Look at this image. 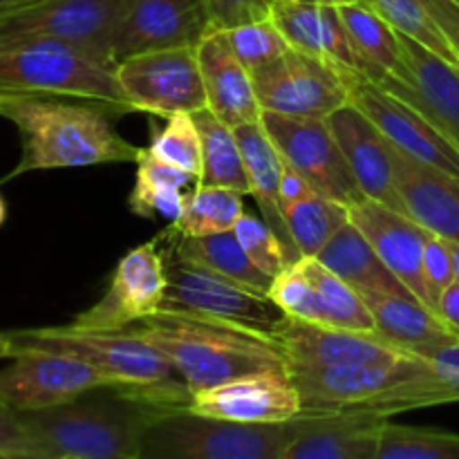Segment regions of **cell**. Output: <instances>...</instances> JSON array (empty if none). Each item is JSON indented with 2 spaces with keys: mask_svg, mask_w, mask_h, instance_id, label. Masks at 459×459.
I'll return each instance as SVG.
<instances>
[{
  "mask_svg": "<svg viewBox=\"0 0 459 459\" xmlns=\"http://www.w3.org/2000/svg\"><path fill=\"white\" fill-rule=\"evenodd\" d=\"M303 3H318V4H334V7H341V4H352V3H366V0H303Z\"/></svg>",
  "mask_w": 459,
  "mask_h": 459,
  "instance_id": "51",
  "label": "cell"
},
{
  "mask_svg": "<svg viewBox=\"0 0 459 459\" xmlns=\"http://www.w3.org/2000/svg\"><path fill=\"white\" fill-rule=\"evenodd\" d=\"M325 121L339 142L363 195L406 213L394 182L393 146L379 133V128L352 103L332 112Z\"/></svg>",
  "mask_w": 459,
  "mask_h": 459,
  "instance_id": "21",
  "label": "cell"
},
{
  "mask_svg": "<svg viewBox=\"0 0 459 459\" xmlns=\"http://www.w3.org/2000/svg\"><path fill=\"white\" fill-rule=\"evenodd\" d=\"M128 3L130 0H39L30 7L0 16V40H63L112 61V34Z\"/></svg>",
  "mask_w": 459,
  "mask_h": 459,
  "instance_id": "12",
  "label": "cell"
},
{
  "mask_svg": "<svg viewBox=\"0 0 459 459\" xmlns=\"http://www.w3.org/2000/svg\"><path fill=\"white\" fill-rule=\"evenodd\" d=\"M285 354L287 370H316V368L366 366L402 359L406 350L388 343L379 334L341 330L290 318L278 334Z\"/></svg>",
  "mask_w": 459,
  "mask_h": 459,
  "instance_id": "19",
  "label": "cell"
},
{
  "mask_svg": "<svg viewBox=\"0 0 459 459\" xmlns=\"http://www.w3.org/2000/svg\"><path fill=\"white\" fill-rule=\"evenodd\" d=\"M0 459H7V457H0Z\"/></svg>",
  "mask_w": 459,
  "mask_h": 459,
  "instance_id": "55",
  "label": "cell"
},
{
  "mask_svg": "<svg viewBox=\"0 0 459 459\" xmlns=\"http://www.w3.org/2000/svg\"><path fill=\"white\" fill-rule=\"evenodd\" d=\"M339 72L348 85L350 103L359 108L397 151L459 178V151L415 108L366 76L348 70Z\"/></svg>",
  "mask_w": 459,
  "mask_h": 459,
  "instance_id": "14",
  "label": "cell"
},
{
  "mask_svg": "<svg viewBox=\"0 0 459 459\" xmlns=\"http://www.w3.org/2000/svg\"><path fill=\"white\" fill-rule=\"evenodd\" d=\"M193 117L202 137V173L197 184L231 188L249 195V179L233 128L220 121L209 108L193 112Z\"/></svg>",
  "mask_w": 459,
  "mask_h": 459,
  "instance_id": "32",
  "label": "cell"
},
{
  "mask_svg": "<svg viewBox=\"0 0 459 459\" xmlns=\"http://www.w3.org/2000/svg\"><path fill=\"white\" fill-rule=\"evenodd\" d=\"M384 21H388L402 36H408L415 43L424 45L430 52L439 54L459 67V56L453 49L451 40L437 25L424 0H366Z\"/></svg>",
  "mask_w": 459,
  "mask_h": 459,
  "instance_id": "38",
  "label": "cell"
},
{
  "mask_svg": "<svg viewBox=\"0 0 459 459\" xmlns=\"http://www.w3.org/2000/svg\"><path fill=\"white\" fill-rule=\"evenodd\" d=\"M312 193L316 191L309 186L307 179H305L300 173H296V170L285 161V166H282V175H281V191H278L282 215H285L287 209H291L294 204L303 202L305 197H309Z\"/></svg>",
  "mask_w": 459,
  "mask_h": 459,
  "instance_id": "46",
  "label": "cell"
},
{
  "mask_svg": "<svg viewBox=\"0 0 459 459\" xmlns=\"http://www.w3.org/2000/svg\"><path fill=\"white\" fill-rule=\"evenodd\" d=\"M233 233H236L238 242L245 249V254L249 255L251 263L260 272L267 273L269 278L281 276L291 263L300 258L263 218L247 213V211L233 227Z\"/></svg>",
  "mask_w": 459,
  "mask_h": 459,
  "instance_id": "39",
  "label": "cell"
},
{
  "mask_svg": "<svg viewBox=\"0 0 459 459\" xmlns=\"http://www.w3.org/2000/svg\"><path fill=\"white\" fill-rule=\"evenodd\" d=\"M157 238L166 245L161 251L170 258L211 269V272L220 273L229 281H236L249 290L269 296L273 278H269L267 273H263L251 263L233 231L200 238H178L161 233Z\"/></svg>",
  "mask_w": 459,
  "mask_h": 459,
  "instance_id": "29",
  "label": "cell"
},
{
  "mask_svg": "<svg viewBox=\"0 0 459 459\" xmlns=\"http://www.w3.org/2000/svg\"><path fill=\"white\" fill-rule=\"evenodd\" d=\"M242 197H245L242 193L231 188L195 184V188L186 193L182 215L170 222L164 233L178 238H200L233 231L238 220L245 213Z\"/></svg>",
  "mask_w": 459,
  "mask_h": 459,
  "instance_id": "34",
  "label": "cell"
},
{
  "mask_svg": "<svg viewBox=\"0 0 459 459\" xmlns=\"http://www.w3.org/2000/svg\"><path fill=\"white\" fill-rule=\"evenodd\" d=\"M424 281L429 287L430 300H433L435 314H437L439 296L455 282V267H453L448 242L430 231L424 245Z\"/></svg>",
  "mask_w": 459,
  "mask_h": 459,
  "instance_id": "44",
  "label": "cell"
},
{
  "mask_svg": "<svg viewBox=\"0 0 459 459\" xmlns=\"http://www.w3.org/2000/svg\"><path fill=\"white\" fill-rule=\"evenodd\" d=\"M459 56V0H424Z\"/></svg>",
  "mask_w": 459,
  "mask_h": 459,
  "instance_id": "47",
  "label": "cell"
},
{
  "mask_svg": "<svg viewBox=\"0 0 459 459\" xmlns=\"http://www.w3.org/2000/svg\"><path fill=\"white\" fill-rule=\"evenodd\" d=\"M448 249H451L453 267H455V282H459V245H455V242H448Z\"/></svg>",
  "mask_w": 459,
  "mask_h": 459,
  "instance_id": "52",
  "label": "cell"
},
{
  "mask_svg": "<svg viewBox=\"0 0 459 459\" xmlns=\"http://www.w3.org/2000/svg\"><path fill=\"white\" fill-rule=\"evenodd\" d=\"M148 152L200 179L202 137L193 112H179V115L166 117V126L160 133L152 134Z\"/></svg>",
  "mask_w": 459,
  "mask_h": 459,
  "instance_id": "40",
  "label": "cell"
},
{
  "mask_svg": "<svg viewBox=\"0 0 459 459\" xmlns=\"http://www.w3.org/2000/svg\"><path fill=\"white\" fill-rule=\"evenodd\" d=\"M314 415L282 424H236L188 408L160 412L142 435L143 459H276Z\"/></svg>",
  "mask_w": 459,
  "mask_h": 459,
  "instance_id": "5",
  "label": "cell"
},
{
  "mask_svg": "<svg viewBox=\"0 0 459 459\" xmlns=\"http://www.w3.org/2000/svg\"><path fill=\"white\" fill-rule=\"evenodd\" d=\"M227 31L238 58L249 74H255V72L272 65L276 58H281L291 48L285 36L281 34V30L272 22V18L245 22V25H238Z\"/></svg>",
  "mask_w": 459,
  "mask_h": 459,
  "instance_id": "42",
  "label": "cell"
},
{
  "mask_svg": "<svg viewBox=\"0 0 459 459\" xmlns=\"http://www.w3.org/2000/svg\"><path fill=\"white\" fill-rule=\"evenodd\" d=\"M399 39L397 70L375 83L415 108L459 151V67L408 36L399 34Z\"/></svg>",
  "mask_w": 459,
  "mask_h": 459,
  "instance_id": "15",
  "label": "cell"
},
{
  "mask_svg": "<svg viewBox=\"0 0 459 459\" xmlns=\"http://www.w3.org/2000/svg\"><path fill=\"white\" fill-rule=\"evenodd\" d=\"M16 357V345H13V341L9 339L7 332L4 334H0V359H13Z\"/></svg>",
  "mask_w": 459,
  "mask_h": 459,
  "instance_id": "50",
  "label": "cell"
},
{
  "mask_svg": "<svg viewBox=\"0 0 459 459\" xmlns=\"http://www.w3.org/2000/svg\"><path fill=\"white\" fill-rule=\"evenodd\" d=\"M188 411L236 424H282L305 415L303 399L287 370H260L200 390Z\"/></svg>",
  "mask_w": 459,
  "mask_h": 459,
  "instance_id": "17",
  "label": "cell"
},
{
  "mask_svg": "<svg viewBox=\"0 0 459 459\" xmlns=\"http://www.w3.org/2000/svg\"><path fill=\"white\" fill-rule=\"evenodd\" d=\"M115 63L63 40H0V94H65L130 110Z\"/></svg>",
  "mask_w": 459,
  "mask_h": 459,
  "instance_id": "6",
  "label": "cell"
},
{
  "mask_svg": "<svg viewBox=\"0 0 459 459\" xmlns=\"http://www.w3.org/2000/svg\"><path fill=\"white\" fill-rule=\"evenodd\" d=\"M375 459H459V435L385 420L379 429Z\"/></svg>",
  "mask_w": 459,
  "mask_h": 459,
  "instance_id": "37",
  "label": "cell"
},
{
  "mask_svg": "<svg viewBox=\"0 0 459 459\" xmlns=\"http://www.w3.org/2000/svg\"><path fill=\"white\" fill-rule=\"evenodd\" d=\"M133 112L173 117L206 108L200 58L195 48H166L126 56L115 67Z\"/></svg>",
  "mask_w": 459,
  "mask_h": 459,
  "instance_id": "8",
  "label": "cell"
},
{
  "mask_svg": "<svg viewBox=\"0 0 459 459\" xmlns=\"http://www.w3.org/2000/svg\"><path fill=\"white\" fill-rule=\"evenodd\" d=\"M269 18L294 49L368 79L366 63L350 40L339 7L303 0H272Z\"/></svg>",
  "mask_w": 459,
  "mask_h": 459,
  "instance_id": "22",
  "label": "cell"
},
{
  "mask_svg": "<svg viewBox=\"0 0 459 459\" xmlns=\"http://www.w3.org/2000/svg\"><path fill=\"white\" fill-rule=\"evenodd\" d=\"M97 388H115V384L81 359L45 350H18L0 370V402L16 412L63 406Z\"/></svg>",
  "mask_w": 459,
  "mask_h": 459,
  "instance_id": "13",
  "label": "cell"
},
{
  "mask_svg": "<svg viewBox=\"0 0 459 459\" xmlns=\"http://www.w3.org/2000/svg\"><path fill=\"white\" fill-rule=\"evenodd\" d=\"M157 245L155 238L121 255L106 294L76 314L70 325L88 332H124L157 316L169 290L164 251Z\"/></svg>",
  "mask_w": 459,
  "mask_h": 459,
  "instance_id": "10",
  "label": "cell"
},
{
  "mask_svg": "<svg viewBox=\"0 0 459 459\" xmlns=\"http://www.w3.org/2000/svg\"><path fill=\"white\" fill-rule=\"evenodd\" d=\"M437 316L459 336V282H453L437 300Z\"/></svg>",
  "mask_w": 459,
  "mask_h": 459,
  "instance_id": "48",
  "label": "cell"
},
{
  "mask_svg": "<svg viewBox=\"0 0 459 459\" xmlns=\"http://www.w3.org/2000/svg\"><path fill=\"white\" fill-rule=\"evenodd\" d=\"M393 164L394 182L408 218L426 231L459 245V178L408 157L394 146Z\"/></svg>",
  "mask_w": 459,
  "mask_h": 459,
  "instance_id": "25",
  "label": "cell"
},
{
  "mask_svg": "<svg viewBox=\"0 0 459 459\" xmlns=\"http://www.w3.org/2000/svg\"><path fill=\"white\" fill-rule=\"evenodd\" d=\"M213 30H233L245 22L269 18L272 0H202Z\"/></svg>",
  "mask_w": 459,
  "mask_h": 459,
  "instance_id": "45",
  "label": "cell"
},
{
  "mask_svg": "<svg viewBox=\"0 0 459 459\" xmlns=\"http://www.w3.org/2000/svg\"><path fill=\"white\" fill-rule=\"evenodd\" d=\"M420 366V354L366 366L287 370L303 399L305 415H354L393 385L406 381Z\"/></svg>",
  "mask_w": 459,
  "mask_h": 459,
  "instance_id": "16",
  "label": "cell"
},
{
  "mask_svg": "<svg viewBox=\"0 0 459 459\" xmlns=\"http://www.w3.org/2000/svg\"><path fill=\"white\" fill-rule=\"evenodd\" d=\"M211 30L202 0H130L112 34L115 65L126 56L166 48H195Z\"/></svg>",
  "mask_w": 459,
  "mask_h": 459,
  "instance_id": "18",
  "label": "cell"
},
{
  "mask_svg": "<svg viewBox=\"0 0 459 459\" xmlns=\"http://www.w3.org/2000/svg\"><path fill=\"white\" fill-rule=\"evenodd\" d=\"M348 209L350 222L366 236L385 267L412 291L417 300L433 309L424 281V245L429 231L402 211L390 209L370 197H363Z\"/></svg>",
  "mask_w": 459,
  "mask_h": 459,
  "instance_id": "20",
  "label": "cell"
},
{
  "mask_svg": "<svg viewBox=\"0 0 459 459\" xmlns=\"http://www.w3.org/2000/svg\"><path fill=\"white\" fill-rule=\"evenodd\" d=\"M164 411L117 388H97L63 406L21 412V420L52 459H143V430Z\"/></svg>",
  "mask_w": 459,
  "mask_h": 459,
  "instance_id": "3",
  "label": "cell"
},
{
  "mask_svg": "<svg viewBox=\"0 0 459 459\" xmlns=\"http://www.w3.org/2000/svg\"><path fill=\"white\" fill-rule=\"evenodd\" d=\"M18 350H45L67 354L97 368L117 390L164 408H188L191 390L173 370L169 359L133 334L124 332H88L72 325L34 327L7 332Z\"/></svg>",
  "mask_w": 459,
  "mask_h": 459,
  "instance_id": "4",
  "label": "cell"
},
{
  "mask_svg": "<svg viewBox=\"0 0 459 459\" xmlns=\"http://www.w3.org/2000/svg\"><path fill=\"white\" fill-rule=\"evenodd\" d=\"M34 3H39V0H0V16H7V13L18 12L22 7H30Z\"/></svg>",
  "mask_w": 459,
  "mask_h": 459,
  "instance_id": "49",
  "label": "cell"
},
{
  "mask_svg": "<svg viewBox=\"0 0 459 459\" xmlns=\"http://www.w3.org/2000/svg\"><path fill=\"white\" fill-rule=\"evenodd\" d=\"M318 260L343 278L348 285L361 296L366 294H388V296H408L415 299L412 291L390 272L384 260L377 255L370 242L366 240L361 231L352 222L345 224L330 242L325 249L318 254Z\"/></svg>",
  "mask_w": 459,
  "mask_h": 459,
  "instance_id": "27",
  "label": "cell"
},
{
  "mask_svg": "<svg viewBox=\"0 0 459 459\" xmlns=\"http://www.w3.org/2000/svg\"><path fill=\"white\" fill-rule=\"evenodd\" d=\"M314 285H316L318 299L323 309V325L341 327V330L368 332L377 334L375 318L363 296L352 285L332 273L318 258H303Z\"/></svg>",
  "mask_w": 459,
  "mask_h": 459,
  "instance_id": "36",
  "label": "cell"
},
{
  "mask_svg": "<svg viewBox=\"0 0 459 459\" xmlns=\"http://www.w3.org/2000/svg\"><path fill=\"white\" fill-rule=\"evenodd\" d=\"M164 258L169 290L160 312L229 323L278 341V334L287 325L290 316L267 294L229 281L211 269L182 263L166 254Z\"/></svg>",
  "mask_w": 459,
  "mask_h": 459,
  "instance_id": "7",
  "label": "cell"
},
{
  "mask_svg": "<svg viewBox=\"0 0 459 459\" xmlns=\"http://www.w3.org/2000/svg\"><path fill=\"white\" fill-rule=\"evenodd\" d=\"M269 299L290 318L323 325L321 299H318L316 285H314L303 258L291 263L281 276L273 278Z\"/></svg>",
  "mask_w": 459,
  "mask_h": 459,
  "instance_id": "41",
  "label": "cell"
},
{
  "mask_svg": "<svg viewBox=\"0 0 459 459\" xmlns=\"http://www.w3.org/2000/svg\"><path fill=\"white\" fill-rule=\"evenodd\" d=\"M238 143H240L242 161H245L247 179H249V195L254 197L255 204L263 211V220L291 247L290 236H287L285 215L281 209V175H282V161L281 152L276 151L269 134L264 133L263 124L254 121V124H245L233 128ZM294 249V247H291ZM296 251V249H294ZM299 254V251H296Z\"/></svg>",
  "mask_w": 459,
  "mask_h": 459,
  "instance_id": "30",
  "label": "cell"
},
{
  "mask_svg": "<svg viewBox=\"0 0 459 459\" xmlns=\"http://www.w3.org/2000/svg\"><path fill=\"white\" fill-rule=\"evenodd\" d=\"M255 99L267 112L305 119H327L348 106L343 76L330 63L290 48L264 70L251 74Z\"/></svg>",
  "mask_w": 459,
  "mask_h": 459,
  "instance_id": "11",
  "label": "cell"
},
{
  "mask_svg": "<svg viewBox=\"0 0 459 459\" xmlns=\"http://www.w3.org/2000/svg\"><path fill=\"white\" fill-rule=\"evenodd\" d=\"M128 330L169 359L191 394L251 372L287 370L276 339L229 323L160 312Z\"/></svg>",
  "mask_w": 459,
  "mask_h": 459,
  "instance_id": "2",
  "label": "cell"
},
{
  "mask_svg": "<svg viewBox=\"0 0 459 459\" xmlns=\"http://www.w3.org/2000/svg\"><path fill=\"white\" fill-rule=\"evenodd\" d=\"M4 220H7V204H4L3 195H0V227L4 224Z\"/></svg>",
  "mask_w": 459,
  "mask_h": 459,
  "instance_id": "53",
  "label": "cell"
},
{
  "mask_svg": "<svg viewBox=\"0 0 459 459\" xmlns=\"http://www.w3.org/2000/svg\"><path fill=\"white\" fill-rule=\"evenodd\" d=\"M0 457L7 459H52L30 433L21 420V412L0 402Z\"/></svg>",
  "mask_w": 459,
  "mask_h": 459,
  "instance_id": "43",
  "label": "cell"
},
{
  "mask_svg": "<svg viewBox=\"0 0 459 459\" xmlns=\"http://www.w3.org/2000/svg\"><path fill=\"white\" fill-rule=\"evenodd\" d=\"M350 222V209L321 193L285 211L287 236L300 258H318L327 242Z\"/></svg>",
  "mask_w": 459,
  "mask_h": 459,
  "instance_id": "35",
  "label": "cell"
},
{
  "mask_svg": "<svg viewBox=\"0 0 459 459\" xmlns=\"http://www.w3.org/2000/svg\"><path fill=\"white\" fill-rule=\"evenodd\" d=\"M384 421L370 415H314L276 459H375Z\"/></svg>",
  "mask_w": 459,
  "mask_h": 459,
  "instance_id": "26",
  "label": "cell"
},
{
  "mask_svg": "<svg viewBox=\"0 0 459 459\" xmlns=\"http://www.w3.org/2000/svg\"><path fill=\"white\" fill-rule=\"evenodd\" d=\"M420 366L402 384L393 385L354 415L388 420L397 412L444 406L459 402V336L417 350Z\"/></svg>",
  "mask_w": 459,
  "mask_h": 459,
  "instance_id": "24",
  "label": "cell"
},
{
  "mask_svg": "<svg viewBox=\"0 0 459 459\" xmlns=\"http://www.w3.org/2000/svg\"><path fill=\"white\" fill-rule=\"evenodd\" d=\"M191 182L197 184L191 173L143 148V155L137 161L134 186L128 195V209L143 220L164 218L169 224L175 222L186 204V193H182V188Z\"/></svg>",
  "mask_w": 459,
  "mask_h": 459,
  "instance_id": "31",
  "label": "cell"
},
{
  "mask_svg": "<svg viewBox=\"0 0 459 459\" xmlns=\"http://www.w3.org/2000/svg\"><path fill=\"white\" fill-rule=\"evenodd\" d=\"M202 81L206 90V108L229 128L260 121L254 81L233 49L227 30L211 27L197 43Z\"/></svg>",
  "mask_w": 459,
  "mask_h": 459,
  "instance_id": "23",
  "label": "cell"
},
{
  "mask_svg": "<svg viewBox=\"0 0 459 459\" xmlns=\"http://www.w3.org/2000/svg\"><path fill=\"white\" fill-rule=\"evenodd\" d=\"M260 124L281 152L282 161L303 175L314 191L345 206L366 197L325 119L285 117L263 110Z\"/></svg>",
  "mask_w": 459,
  "mask_h": 459,
  "instance_id": "9",
  "label": "cell"
},
{
  "mask_svg": "<svg viewBox=\"0 0 459 459\" xmlns=\"http://www.w3.org/2000/svg\"><path fill=\"white\" fill-rule=\"evenodd\" d=\"M58 459H79V457H70V455H67V457H58Z\"/></svg>",
  "mask_w": 459,
  "mask_h": 459,
  "instance_id": "54",
  "label": "cell"
},
{
  "mask_svg": "<svg viewBox=\"0 0 459 459\" xmlns=\"http://www.w3.org/2000/svg\"><path fill=\"white\" fill-rule=\"evenodd\" d=\"M119 108L65 94L3 92L0 117L21 137L18 164L0 184L34 170L81 169L99 164H137L143 148L121 137L115 128Z\"/></svg>",
  "mask_w": 459,
  "mask_h": 459,
  "instance_id": "1",
  "label": "cell"
},
{
  "mask_svg": "<svg viewBox=\"0 0 459 459\" xmlns=\"http://www.w3.org/2000/svg\"><path fill=\"white\" fill-rule=\"evenodd\" d=\"M341 21L350 40L368 67V79L379 81L397 70L402 61V39L388 21L379 16L368 3L341 4Z\"/></svg>",
  "mask_w": 459,
  "mask_h": 459,
  "instance_id": "33",
  "label": "cell"
},
{
  "mask_svg": "<svg viewBox=\"0 0 459 459\" xmlns=\"http://www.w3.org/2000/svg\"><path fill=\"white\" fill-rule=\"evenodd\" d=\"M363 300L368 303L372 318H375L377 334L388 343L406 350V352H417V350L457 336L433 309L426 307L417 299L366 294Z\"/></svg>",
  "mask_w": 459,
  "mask_h": 459,
  "instance_id": "28",
  "label": "cell"
}]
</instances>
